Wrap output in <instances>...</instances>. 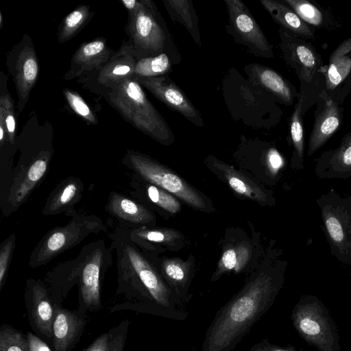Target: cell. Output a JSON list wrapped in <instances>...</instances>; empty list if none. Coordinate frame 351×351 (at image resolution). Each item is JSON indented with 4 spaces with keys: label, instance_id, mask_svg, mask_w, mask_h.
Listing matches in <instances>:
<instances>
[{
    "label": "cell",
    "instance_id": "obj_26",
    "mask_svg": "<svg viewBox=\"0 0 351 351\" xmlns=\"http://www.w3.org/2000/svg\"><path fill=\"white\" fill-rule=\"evenodd\" d=\"M7 76L1 73L0 96V147L8 142L15 144L16 138V114L14 103L7 89Z\"/></svg>",
    "mask_w": 351,
    "mask_h": 351
},
{
    "label": "cell",
    "instance_id": "obj_19",
    "mask_svg": "<svg viewBox=\"0 0 351 351\" xmlns=\"http://www.w3.org/2000/svg\"><path fill=\"white\" fill-rule=\"evenodd\" d=\"M84 190L80 178L73 176L64 178L49 194L42 214L51 217L64 213L71 217L76 212L75 206L81 200Z\"/></svg>",
    "mask_w": 351,
    "mask_h": 351
},
{
    "label": "cell",
    "instance_id": "obj_14",
    "mask_svg": "<svg viewBox=\"0 0 351 351\" xmlns=\"http://www.w3.org/2000/svg\"><path fill=\"white\" fill-rule=\"evenodd\" d=\"M280 47L287 64L300 78L311 82L321 66V60L315 49L304 40L282 27L279 29Z\"/></svg>",
    "mask_w": 351,
    "mask_h": 351
},
{
    "label": "cell",
    "instance_id": "obj_15",
    "mask_svg": "<svg viewBox=\"0 0 351 351\" xmlns=\"http://www.w3.org/2000/svg\"><path fill=\"white\" fill-rule=\"evenodd\" d=\"M53 351H71L80 341L88 316L78 310L70 311L54 304Z\"/></svg>",
    "mask_w": 351,
    "mask_h": 351
},
{
    "label": "cell",
    "instance_id": "obj_8",
    "mask_svg": "<svg viewBox=\"0 0 351 351\" xmlns=\"http://www.w3.org/2000/svg\"><path fill=\"white\" fill-rule=\"evenodd\" d=\"M316 202L331 255L350 266L351 194L343 196L332 189L321 195Z\"/></svg>",
    "mask_w": 351,
    "mask_h": 351
},
{
    "label": "cell",
    "instance_id": "obj_34",
    "mask_svg": "<svg viewBox=\"0 0 351 351\" xmlns=\"http://www.w3.org/2000/svg\"><path fill=\"white\" fill-rule=\"evenodd\" d=\"M0 351H29L27 335L10 325H1Z\"/></svg>",
    "mask_w": 351,
    "mask_h": 351
},
{
    "label": "cell",
    "instance_id": "obj_13",
    "mask_svg": "<svg viewBox=\"0 0 351 351\" xmlns=\"http://www.w3.org/2000/svg\"><path fill=\"white\" fill-rule=\"evenodd\" d=\"M133 77L169 109L180 113L195 125L204 126L200 112L169 77Z\"/></svg>",
    "mask_w": 351,
    "mask_h": 351
},
{
    "label": "cell",
    "instance_id": "obj_20",
    "mask_svg": "<svg viewBox=\"0 0 351 351\" xmlns=\"http://www.w3.org/2000/svg\"><path fill=\"white\" fill-rule=\"evenodd\" d=\"M315 174L319 179L351 178V133L343 137L336 149L319 156L316 160Z\"/></svg>",
    "mask_w": 351,
    "mask_h": 351
},
{
    "label": "cell",
    "instance_id": "obj_38",
    "mask_svg": "<svg viewBox=\"0 0 351 351\" xmlns=\"http://www.w3.org/2000/svg\"><path fill=\"white\" fill-rule=\"evenodd\" d=\"M128 326L129 320H125L108 331L110 342L108 351H123Z\"/></svg>",
    "mask_w": 351,
    "mask_h": 351
},
{
    "label": "cell",
    "instance_id": "obj_30",
    "mask_svg": "<svg viewBox=\"0 0 351 351\" xmlns=\"http://www.w3.org/2000/svg\"><path fill=\"white\" fill-rule=\"evenodd\" d=\"M304 96H300L295 106L290 122V133L293 147L291 157V167L295 170L304 168V134L302 124V106Z\"/></svg>",
    "mask_w": 351,
    "mask_h": 351
},
{
    "label": "cell",
    "instance_id": "obj_37",
    "mask_svg": "<svg viewBox=\"0 0 351 351\" xmlns=\"http://www.w3.org/2000/svg\"><path fill=\"white\" fill-rule=\"evenodd\" d=\"M14 233L7 237L0 245V291L3 289L8 276L13 253L16 247Z\"/></svg>",
    "mask_w": 351,
    "mask_h": 351
},
{
    "label": "cell",
    "instance_id": "obj_35",
    "mask_svg": "<svg viewBox=\"0 0 351 351\" xmlns=\"http://www.w3.org/2000/svg\"><path fill=\"white\" fill-rule=\"evenodd\" d=\"M305 23L320 26L324 21L322 11L306 0H283Z\"/></svg>",
    "mask_w": 351,
    "mask_h": 351
},
{
    "label": "cell",
    "instance_id": "obj_9",
    "mask_svg": "<svg viewBox=\"0 0 351 351\" xmlns=\"http://www.w3.org/2000/svg\"><path fill=\"white\" fill-rule=\"evenodd\" d=\"M121 162L133 173L136 178L167 191L195 208H206V202L196 190L150 156L128 149Z\"/></svg>",
    "mask_w": 351,
    "mask_h": 351
},
{
    "label": "cell",
    "instance_id": "obj_21",
    "mask_svg": "<svg viewBox=\"0 0 351 351\" xmlns=\"http://www.w3.org/2000/svg\"><path fill=\"white\" fill-rule=\"evenodd\" d=\"M320 97L324 99L322 111L316 115L310 135L307 156H311L320 149L334 134L341 121V109L326 92Z\"/></svg>",
    "mask_w": 351,
    "mask_h": 351
},
{
    "label": "cell",
    "instance_id": "obj_23",
    "mask_svg": "<svg viewBox=\"0 0 351 351\" xmlns=\"http://www.w3.org/2000/svg\"><path fill=\"white\" fill-rule=\"evenodd\" d=\"M207 159L235 193L259 203L266 202V193L250 178L213 156Z\"/></svg>",
    "mask_w": 351,
    "mask_h": 351
},
{
    "label": "cell",
    "instance_id": "obj_22",
    "mask_svg": "<svg viewBox=\"0 0 351 351\" xmlns=\"http://www.w3.org/2000/svg\"><path fill=\"white\" fill-rule=\"evenodd\" d=\"M249 79L261 86L282 102L293 104L295 90L291 84L276 71L264 65L252 63L244 67Z\"/></svg>",
    "mask_w": 351,
    "mask_h": 351
},
{
    "label": "cell",
    "instance_id": "obj_43",
    "mask_svg": "<svg viewBox=\"0 0 351 351\" xmlns=\"http://www.w3.org/2000/svg\"><path fill=\"white\" fill-rule=\"evenodd\" d=\"M138 1L136 0H123L121 1V3L125 6V8L128 10H134L137 4Z\"/></svg>",
    "mask_w": 351,
    "mask_h": 351
},
{
    "label": "cell",
    "instance_id": "obj_17",
    "mask_svg": "<svg viewBox=\"0 0 351 351\" xmlns=\"http://www.w3.org/2000/svg\"><path fill=\"white\" fill-rule=\"evenodd\" d=\"M105 209L122 228L151 227L154 223V215L147 208L117 191L110 192Z\"/></svg>",
    "mask_w": 351,
    "mask_h": 351
},
{
    "label": "cell",
    "instance_id": "obj_42",
    "mask_svg": "<svg viewBox=\"0 0 351 351\" xmlns=\"http://www.w3.org/2000/svg\"><path fill=\"white\" fill-rule=\"evenodd\" d=\"M268 161L272 171L275 173H277L283 165L282 158L276 150L270 152Z\"/></svg>",
    "mask_w": 351,
    "mask_h": 351
},
{
    "label": "cell",
    "instance_id": "obj_11",
    "mask_svg": "<svg viewBox=\"0 0 351 351\" xmlns=\"http://www.w3.org/2000/svg\"><path fill=\"white\" fill-rule=\"evenodd\" d=\"M9 73L15 84L17 110L21 112L26 106L39 75V62L32 38L24 34L6 56Z\"/></svg>",
    "mask_w": 351,
    "mask_h": 351
},
{
    "label": "cell",
    "instance_id": "obj_31",
    "mask_svg": "<svg viewBox=\"0 0 351 351\" xmlns=\"http://www.w3.org/2000/svg\"><path fill=\"white\" fill-rule=\"evenodd\" d=\"M130 186L143 191L149 202L169 213H176L180 209V204L174 195L157 186L136 178Z\"/></svg>",
    "mask_w": 351,
    "mask_h": 351
},
{
    "label": "cell",
    "instance_id": "obj_5",
    "mask_svg": "<svg viewBox=\"0 0 351 351\" xmlns=\"http://www.w3.org/2000/svg\"><path fill=\"white\" fill-rule=\"evenodd\" d=\"M101 93L110 105L135 128L162 145L174 142L168 123L134 77L125 79Z\"/></svg>",
    "mask_w": 351,
    "mask_h": 351
},
{
    "label": "cell",
    "instance_id": "obj_44",
    "mask_svg": "<svg viewBox=\"0 0 351 351\" xmlns=\"http://www.w3.org/2000/svg\"><path fill=\"white\" fill-rule=\"evenodd\" d=\"M2 23H3V15H2V13L0 12V28H1V27H2Z\"/></svg>",
    "mask_w": 351,
    "mask_h": 351
},
{
    "label": "cell",
    "instance_id": "obj_3",
    "mask_svg": "<svg viewBox=\"0 0 351 351\" xmlns=\"http://www.w3.org/2000/svg\"><path fill=\"white\" fill-rule=\"evenodd\" d=\"M282 282L281 271H262L252 276L217 311L201 351H232L271 307Z\"/></svg>",
    "mask_w": 351,
    "mask_h": 351
},
{
    "label": "cell",
    "instance_id": "obj_41",
    "mask_svg": "<svg viewBox=\"0 0 351 351\" xmlns=\"http://www.w3.org/2000/svg\"><path fill=\"white\" fill-rule=\"evenodd\" d=\"M110 342L109 332L98 337L84 351H108Z\"/></svg>",
    "mask_w": 351,
    "mask_h": 351
},
{
    "label": "cell",
    "instance_id": "obj_29",
    "mask_svg": "<svg viewBox=\"0 0 351 351\" xmlns=\"http://www.w3.org/2000/svg\"><path fill=\"white\" fill-rule=\"evenodd\" d=\"M251 252L250 245L245 242L228 248L221 256L212 280H217L223 274L228 271L240 272L249 261Z\"/></svg>",
    "mask_w": 351,
    "mask_h": 351
},
{
    "label": "cell",
    "instance_id": "obj_4",
    "mask_svg": "<svg viewBox=\"0 0 351 351\" xmlns=\"http://www.w3.org/2000/svg\"><path fill=\"white\" fill-rule=\"evenodd\" d=\"M112 252L104 239H99L83 246L74 258L47 271L43 281L53 303L61 306L70 289L77 285V310L87 315L99 311L101 280L112 264Z\"/></svg>",
    "mask_w": 351,
    "mask_h": 351
},
{
    "label": "cell",
    "instance_id": "obj_27",
    "mask_svg": "<svg viewBox=\"0 0 351 351\" xmlns=\"http://www.w3.org/2000/svg\"><path fill=\"white\" fill-rule=\"evenodd\" d=\"M351 72V37L343 41L331 53L326 73V88L333 90Z\"/></svg>",
    "mask_w": 351,
    "mask_h": 351
},
{
    "label": "cell",
    "instance_id": "obj_10",
    "mask_svg": "<svg viewBox=\"0 0 351 351\" xmlns=\"http://www.w3.org/2000/svg\"><path fill=\"white\" fill-rule=\"evenodd\" d=\"M228 14L227 32L255 56L274 57L273 48L250 10L241 0H224Z\"/></svg>",
    "mask_w": 351,
    "mask_h": 351
},
{
    "label": "cell",
    "instance_id": "obj_25",
    "mask_svg": "<svg viewBox=\"0 0 351 351\" xmlns=\"http://www.w3.org/2000/svg\"><path fill=\"white\" fill-rule=\"evenodd\" d=\"M164 6L174 23L182 25L194 42L202 46L199 19L191 0H162Z\"/></svg>",
    "mask_w": 351,
    "mask_h": 351
},
{
    "label": "cell",
    "instance_id": "obj_16",
    "mask_svg": "<svg viewBox=\"0 0 351 351\" xmlns=\"http://www.w3.org/2000/svg\"><path fill=\"white\" fill-rule=\"evenodd\" d=\"M115 54L116 52L107 46L103 38L83 43L73 55L70 67L63 78L69 80L95 72Z\"/></svg>",
    "mask_w": 351,
    "mask_h": 351
},
{
    "label": "cell",
    "instance_id": "obj_39",
    "mask_svg": "<svg viewBox=\"0 0 351 351\" xmlns=\"http://www.w3.org/2000/svg\"><path fill=\"white\" fill-rule=\"evenodd\" d=\"M248 351H294L291 346L280 347L271 343L267 339H263L252 346Z\"/></svg>",
    "mask_w": 351,
    "mask_h": 351
},
{
    "label": "cell",
    "instance_id": "obj_40",
    "mask_svg": "<svg viewBox=\"0 0 351 351\" xmlns=\"http://www.w3.org/2000/svg\"><path fill=\"white\" fill-rule=\"evenodd\" d=\"M27 337L29 351H52L45 341L30 331L27 332Z\"/></svg>",
    "mask_w": 351,
    "mask_h": 351
},
{
    "label": "cell",
    "instance_id": "obj_36",
    "mask_svg": "<svg viewBox=\"0 0 351 351\" xmlns=\"http://www.w3.org/2000/svg\"><path fill=\"white\" fill-rule=\"evenodd\" d=\"M63 94L71 110L89 123L97 125L98 120L84 99L72 90L64 89Z\"/></svg>",
    "mask_w": 351,
    "mask_h": 351
},
{
    "label": "cell",
    "instance_id": "obj_6",
    "mask_svg": "<svg viewBox=\"0 0 351 351\" xmlns=\"http://www.w3.org/2000/svg\"><path fill=\"white\" fill-rule=\"evenodd\" d=\"M128 13L126 29L129 41L125 45L137 60L167 53V49L171 54L177 51L167 25L152 1H138L136 7Z\"/></svg>",
    "mask_w": 351,
    "mask_h": 351
},
{
    "label": "cell",
    "instance_id": "obj_32",
    "mask_svg": "<svg viewBox=\"0 0 351 351\" xmlns=\"http://www.w3.org/2000/svg\"><path fill=\"white\" fill-rule=\"evenodd\" d=\"M92 17L90 6L80 5L69 13L60 23L58 31V40L63 43L73 38Z\"/></svg>",
    "mask_w": 351,
    "mask_h": 351
},
{
    "label": "cell",
    "instance_id": "obj_28",
    "mask_svg": "<svg viewBox=\"0 0 351 351\" xmlns=\"http://www.w3.org/2000/svg\"><path fill=\"white\" fill-rule=\"evenodd\" d=\"M292 317L295 328L308 340L321 345L322 341L328 337L330 326L328 321L322 318V314L304 313L300 306H297Z\"/></svg>",
    "mask_w": 351,
    "mask_h": 351
},
{
    "label": "cell",
    "instance_id": "obj_1",
    "mask_svg": "<svg viewBox=\"0 0 351 351\" xmlns=\"http://www.w3.org/2000/svg\"><path fill=\"white\" fill-rule=\"evenodd\" d=\"M109 237L117 259L116 296L124 299L114 311L129 308L171 319L185 320L188 317L185 306L131 241L126 230L117 226Z\"/></svg>",
    "mask_w": 351,
    "mask_h": 351
},
{
    "label": "cell",
    "instance_id": "obj_18",
    "mask_svg": "<svg viewBox=\"0 0 351 351\" xmlns=\"http://www.w3.org/2000/svg\"><path fill=\"white\" fill-rule=\"evenodd\" d=\"M137 59L123 45L116 54L101 68L83 77L94 80V87L101 90L112 88L123 80L134 76Z\"/></svg>",
    "mask_w": 351,
    "mask_h": 351
},
{
    "label": "cell",
    "instance_id": "obj_33",
    "mask_svg": "<svg viewBox=\"0 0 351 351\" xmlns=\"http://www.w3.org/2000/svg\"><path fill=\"white\" fill-rule=\"evenodd\" d=\"M171 66L169 56L165 53L141 58L136 61L134 77H153L165 75L171 70Z\"/></svg>",
    "mask_w": 351,
    "mask_h": 351
},
{
    "label": "cell",
    "instance_id": "obj_12",
    "mask_svg": "<svg viewBox=\"0 0 351 351\" xmlns=\"http://www.w3.org/2000/svg\"><path fill=\"white\" fill-rule=\"evenodd\" d=\"M25 301L32 328L52 343L54 304L43 280L34 278L26 280Z\"/></svg>",
    "mask_w": 351,
    "mask_h": 351
},
{
    "label": "cell",
    "instance_id": "obj_24",
    "mask_svg": "<svg viewBox=\"0 0 351 351\" xmlns=\"http://www.w3.org/2000/svg\"><path fill=\"white\" fill-rule=\"evenodd\" d=\"M260 3L280 27L304 38H314L313 31L288 5L274 0H260Z\"/></svg>",
    "mask_w": 351,
    "mask_h": 351
},
{
    "label": "cell",
    "instance_id": "obj_7",
    "mask_svg": "<svg viewBox=\"0 0 351 351\" xmlns=\"http://www.w3.org/2000/svg\"><path fill=\"white\" fill-rule=\"evenodd\" d=\"M106 231V227L100 217L76 211L66 225L56 226L43 235L30 254L28 266L31 268L44 266L79 245L89 235Z\"/></svg>",
    "mask_w": 351,
    "mask_h": 351
},
{
    "label": "cell",
    "instance_id": "obj_2",
    "mask_svg": "<svg viewBox=\"0 0 351 351\" xmlns=\"http://www.w3.org/2000/svg\"><path fill=\"white\" fill-rule=\"evenodd\" d=\"M32 116L15 144L1 147L0 209L4 217L16 212L44 180L55 149L53 133Z\"/></svg>",
    "mask_w": 351,
    "mask_h": 351
}]
</instances>
